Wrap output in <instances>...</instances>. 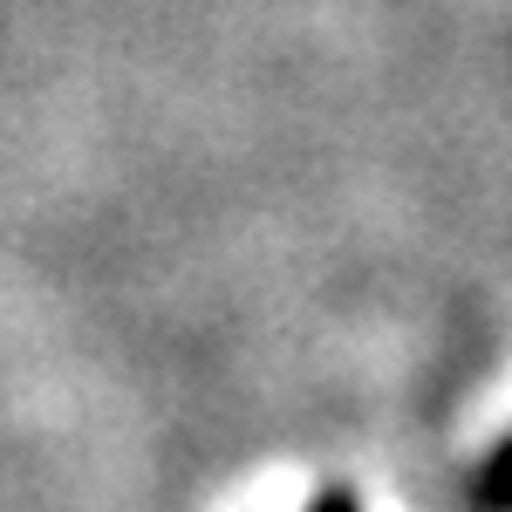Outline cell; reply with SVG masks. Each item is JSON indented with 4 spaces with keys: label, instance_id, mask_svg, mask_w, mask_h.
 Returning <instances> with one entry per match:
<instances>
[{
    "label": "cell",
    "instance_id": "2",
    "mask_svg": "<svg viewBox=\"0 0 512 512\" xmlns=\"http://www.w3.org/2000/svg\"><path fill=\"white\" fill-rule=\"evenodd\" d=\"M308 512H362V506H355V499L342 492V485H328V492H321V499H315Z\"/></svg>",
    "mask_w": 512,
    "mask_h": 512
},
{
    "label": "cell",
    "instance_id": "1",
    "mask_svg": "<svg viewBox=\"0 0 512 512\" xmlns=\"http://www.w3.org/2000/svg\"><path fill=\"white\" fill-rule=\"evenodd\" d=\"M472 506L478 512H512V437L478 465V478H472Z\"/></svg>",
    "mask_w": 512,
    "mask_h": 512
}]
</instances>
